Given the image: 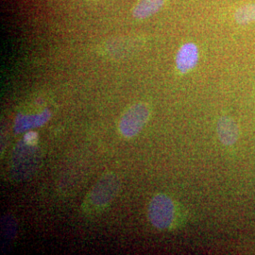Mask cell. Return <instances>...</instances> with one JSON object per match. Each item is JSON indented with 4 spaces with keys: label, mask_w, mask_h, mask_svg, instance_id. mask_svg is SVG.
I'll return each mask as SVG.
<instances>
[{
    "label": "cell",
    "mask_w": 255,
    "mask_h": 255,
    "mask_svg": "<svg viewBox=\"0 0 255 255\" xmlns=\"http://www.w3.org/2000/svg\"><path fill=\"white\" fill-rule=\"evenodd\" d=\"M164 2V0H141L133 9V15L135 18H146L161 9Z\"/></svg>",
    "instance_id": "cell-8"
},
{
    "label": "cell",
    "mask_w": 255,
    "mask_h": 255,
    "mask_svg": "<svg viewBox=\"0 0 255 255\" xmlns=\"http://www.w3.org/2000/svg\"><path fill=\"white\" fill-rule=\"evenodd\" d=\"M149 108L146 103L139 102L130 106L119 121V128L122 136L132 138L143 129L149 119Z\"/></svg>",
    "instance_id": "cell-4"
},
{
    "label": "cell",
    "mask_w": 255,
    "mask_h": 255,
    "mask_svg": "<svg viewBox=\"0 0 255 255\" xmlns=\"http://www.w3.org/2000/svg\"><path fill=\"white\" fill-rule=\"evenodd\" d=\"M41 160V152L36 145L20 142L14 149L10 162V174L17 180L22 181L35 173Z\"/></svg>",
    "instance_id": "cell-1"
},
{
    "label": "cell",
    "mask_w": 255,
    "mask_h": 255,
    "mask_svg": "<svg viewBox=\"0 0 255 255\" xmlns=\"http://www.w3.org/2000/svg\"><path fill=\"white\" fill-rule=\"evenodd\" d=\"M199 61L198 47L193 43H187L180 48L176 58V65L180 72L187 73Z\"/></svg>",
    "instance_id": "cell-5"
},
{
    "label": "cell",
    "mask_w": 255,
    "mask_h": 255,
    "mask_svg": "<svg viewBox=\"0 0 255 255\" xmlns=\"http://www.w3.org/2000/svg\"><path fill=\"white\" fill-rule=\"evenodd\" d=\"M119 186V177L116 174L103 175L88 194L83 208L88 212H98L104 209L118 195Z\"/></svg>",
    "instance_id": "cell-2"
},
{
    "label": "cell",
    "mask_w": 255,
    "mask_h": 255,
    "mask_svg": "<svg viewBox=\"0 0 255 255\" xmlns=\"http://www.w3.org/2000/svg\"><path fill=\"white\" fill-rule=\"evenodd\" d=\"M235 19L239 24H247L255 21V4H248L237 9L235 12Z\"/></svg>",
    "instance_id": "cell-9"
},
{
    "label": "cell",
    "mask_w": 255,
    "mask_h": 255,
    "mask_svg": "<svg viewBox=\"0 0 255 255\" xmlns=\"http://www.w3.org/2000/svg\"><path fill=\"white\" fill-rule=\"evenodd\" d=\"M50 118V113L46 110L38 115H19L15 120L14 129L16 132H22L32 128L39 127L45 124Z\"/></svg>",
    "instance_id": "cell-7"
},
{
    "label": "cell",
    "mask_w": 255,
    "mask_h": 255,
    "mask_svg": "<svg viewBox=\"0 0 255 255\" xmlns=\"http://www.w3.org/2000/svg\"><path fill=\"white\" fill-rule=\"evenodd\" d=\"M24 141L28 144H31V145H36L37 141H38V135H37L36 132H34V131L27 132L24 137Z\"/></svg>",
    "instance_id": "cell-10"
},
{
    "label": "cell",
    "mask_w": 255,
    "mask_h": 255,
    "mask_svg": "<svg viewBox=\"0 0 255 255\" xmlns=\"http://www.w3.org/2000/svg\"><path fill=\"white\" fill-rule=\"evenodd\" d=\"M217 129L220 142L225 146H232L238 140L239 129L237 124L229 117L224 116L219 119Z\"/></svg>",
    "instance_id": "cell-6"
},
{
    "label": "cell",
    "mask_w": 255,
    "mask_h": 255,
    "mask_svg": "<svg viewBox=\"0 0 255 255\" xmlns=\"http://www.w3.org/2000/svg\"><path fill=\"white\" fill-rule=\"evenodd\" d=\"M147 216L155 228H170L176 218V206L173 200L164 194H157L148 204Z\"/></svg>",
    "instance_id": "cell-3"
}]
</instances>
